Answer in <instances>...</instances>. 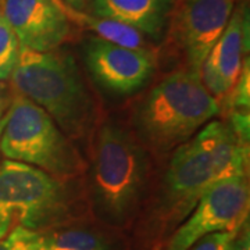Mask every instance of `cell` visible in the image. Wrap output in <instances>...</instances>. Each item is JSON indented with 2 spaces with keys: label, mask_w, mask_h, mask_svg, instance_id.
I'll return each instance as SVG.
<instances>
[{
  "label": "cell",
  "mask_w": 250,
  "mask_h": 250,
  "mask_svg": "<svg viewBox=\"0 0 250 250\" xmlns=\"http://www.w3.org/2000/svg\"><path fill=\"white\" fill-rule=\"evenodd\" d=\"M233 3L235 0L172 1L166 25V46L185 62V70L200 72L229 21Z\"/></svg>",
  "instance_id": "7"
},
{
  "label": "cell",
  "mask_w": 250,
  "mask_h": 250,
  "mask_svg": "<svg viewBox=\"0 0 250 250\" xmlns=\"http://www.w3.org/2000/svg\"><path fill=\"white\" fill-rule=\"evenodd\" d=\"M218 113V100L199 74L178 70L161 80L138 106L136 139L147 152L166 154L188 142Z\"/></svg>",
  "instance_id": "4"
},
{
  "label": "cell",
  "mask_w": 250,
  "mask_h": 250,
  "mask_svg": "<svg viewBox=\"0 0 250 250\" xmlns=\"http://www.w3.org/2000/svg\"><path fill=\"white\" fill-rule=\"evenodd\" d=\"M249 228H248V221H245L239 228L233 231L231 250H249Z\"/></svg>",
  "instance_id": "19"
},
{
  "label": "cell",
  "mask_w": 250,
  "mask_h": 250,
  "mask_svg": "<svg viewBox=\"0 0 250 250\" xmlns=\"http://www.w3.org/2000/svg\"><path fill=\"white\" fill-rule=\"evenodd\" d=\"M248 211L246 175L220 181L199 199L192 214L170 238L166 250H189L208 233L235 231L248 221Z\"/></svg>",
  "instance_id": "8"
},
{
  "label": "cell",
  "mask_w": 250,
  "mask_h": 250,
  "mask_svg": "<svg viewBox=\"0 0 250 250\" xmlns=\"http://www.w3.org/2000/svg\"><path fill=\"white\" fill-rule=\"evenodd\" d=\"M70 196L62 179L24 163H0V239L16 227L45 232L68 213Z\"/></svg>",
  "instance_id": "6"
},
{
  "label": "cell",
  "mask_w": 250,
  "mask_h": 250,
  "mask_svg": "<svg viewBox=\"0 0 250 250\" xmlns=\"http://www.w3.org/2000/svg\"><path fill=\"white\" fill-rule=\"evenodd\" d=\"M6 118H7V116L3 117V118H0V138H1L3 129H4V125H6Z\"/></svg>",
  "instance_id": "22"
},
{
  "label": "cell",
  "mask_w": 250,
  "mask_h": 250,
  "mask_svg": "<svg viewBox=\"0 0 250 250\" xmlns=\"http://www.w3.org/2000/svg\"><path fill=\"white\" fill-rule=\"evenodd\" d=\"M14 100V90L7 82L0 80V118L7 116Z\"/></svg>",
  "instance_id": "20"
},
{
  "label": "cell",
  "mask_w": 250,
  "mask_h": 250,
  "mask_svg": "<svg viewBox=\"0 0 250 250\" xmlns=\"http://www.w3.org/2000/svg\"><path fill=\"white\" fill-rule=\"evenodd\" d=\"M13 90L35 103L70 139H82L96 125V106L71 56L20 46L10 75Z\"/></svg>",
  "instance_id": "2"
},
{
  "label": "cell",
  "mask_w": 250,
  "mask_h": 250,
  "mask_svg": "<svg viewBox=\"0 0 250 250\" xmlns=\"http://www.w3.org/2000/svg\"><path fill=\"white\" fill-rule=\"evenodd\" d=\"M62 1L67 3L68 6L74 7V9L83 10L86 9V6H88V3H89L90 0H62Z\"/></svg>",
  "instance_id": "21"
},
{
  "label": "cell",
  "mask_w": 250,
  "mask_h": 250,
  "mask_svg": "<svg viewBox=\"0 0 250 250\" xmlns=\"http://www.w3.org/2000/svg\"><path fill=\"white\" fill-rule=\"evenodd\" d=\"M249 47V17L241 6L232 11L223 35L215 42L205 62L213 65L229 88L241 75L245 53Z\"/></svg>",
  "instance_id": "12"
},
{
  "label": "cell",
  "mask_w": 250,
  "mask_h": 250,
  "mask_svg": "<svg viewBox=\"0 0 250 250\" xmlns=\"http://www.w3.org/2000/svg\"><path fill=\"white\" fill-rule=\"evenodd\" d=\"M0 1H1V0H0Z\"/></svg>",
  "instance_id": "23"
},
{
  "label": "cell",
  "mask_w": 250,
  "mask_h": 250,
  "mask_svg": "<svg viewBox=\"0 0 250 250\" xmlns=\"http://www.w3.org/2000/svg\"><path fill=\"white\" fill-rule=\"evenodd\" d=\"M20 53V42L0 11V80H9Z\"/></svg>",
  "instance_id": "15"
},
{
  "label": "cell",
  "mask_w": 250,
  "mask_h": 250,
  "mask_svg": "<svg viewBox=\"0 0 250 250\" xmlns=\"http://www.w3.org/2000/svg\"><path fill=\"white\" fill-rule=\"evenodd\" d=\"M0 11L20 46L29 50H56L72 32V24L62 13L60 0H1Z\"/></svg>",
  "instance_id": "9"
},
{
  "label": "cell",
  "mask_w": 250,
  "mask_h": 250,
  "mask_svg": "<svg viewBox=\"0 0 250 250\" xmlns=\"http://www.w3.org/2000/svg\"><path fill=\"white\" fill-rule=\"evenodd\" d=\"M85 62L93 80L117 95L134 93L154 68L153 52L135 50L92 38L85 46Z\"/></svg>",
  "instance_id": "10"
},
{
  "label": "cell",
  "mask_w": 250,
  "mask_h": 250,
  "mask_svg": "<svg viewBox=\"0 0 250 250\" xmlns=\"http://www.w3.org/2000/svg\"><path fill=\"white\" fill-rule=\"evenodd\" d=\"M249 145L225 121H210L178 146L161 181L153 214L170 228L195 208L199 199L224 179L246 175Z\"/></svg>",
  "instance_id": "1"
},
{
  "label": "cell",
  "mask_w": 250,
  "mask_h": 250,
  "mask_svg": "<svg viewBox=\"0 0 250 250\" xmlns=\"http://www.w3.org/2000/svg\"><path fill=\"white\" fill-rule=\"evenodd\" d=\"M172 0H92L93 14L114 20L142 32L159 38L167 25Z\"/></svg>",
  "instance_id": "11"
},
{
  "label": "cell",
  "mask_w": 250,
  "mask_h": 250,
  "mask_svg": "<svg viewBox=\"0 0 250 250\" xmlns=\"http://www.w3.org/2000/svg\"><path fill=\"white\" fill-rule=\"evenodd\" d=\"M150 179V159L136 136L104 123L95 138L90 197L95 213L110 225L126 224L142 205Z\"/></svg>",
  "instance_id": "3"
},
{
  "label": "cell",
  "mask_w": 250,
  "mask_h": 250,
  "mask_svg": "<svg viewBox=\"0 0 250 250\" xmlns=\"http://www.w3.org/2000/svg\"><path fill=\"white\" fill-rule=\"evenodd\" d=\"M43 236V250H110V242L102 233L85 228L53 229Z\"/></svg>",
  "instance_id": "14"
},
{
  "label": "cell",
  "mask_w": 250,
  "mask_h": 250,
  "mask_svg": "<svg viewBox=\"0 0 250 250\" xmlns=\"http://www.w3.org/2000/svg\"><path fill=\"white\" fill-rule=\"evenodd\" d=\"M249 60L246 59L242 67L241 75L228 92V102L231 111H249L250 103V72Z\"/></svg>",
  "instance_id": "17"
},
{
  "label": "cell",
  "mask_w": 250,
  "mask_h": 250,
  "mask_svg": "<svg viewBox=\"0 0 250 250\" xmlns=\"http://www.w3.org/2000/svg\"><path fill=\"white\" fill-rule=\"evenodd\" d=\"M0 152L7 160L36 167L62 181L80 175L85 168L77 147L49 114L16 92L0 138Z\"/></svg>",
  "instance_id": "5"
},
{
  "label": "cell",
  "mask_w": 250,
  "mask_h": 250,
  "mask_svg": "<svg viewBox=\"0 0 250 250\" xmlns=\"http://www.w3.org/2000/svg\"><path fill=\"white\" fill-rule=\"evenodd\" d=\"M62 13L71 24H75L81 28H85L90 32H93L96 38L107 41L118 46H124L135 50H143V52H152L150 43L147 42L146 36L142 32L132 27H128L125 24L117 22L114 20L99 17L95 14H88L83 10H77L68 6L60 0Z\"/></svg>",
  "instance_id": "13"
},
{
  "label": "cell",
  "mask_w": 250,
  "mask_h": 250,
  "mask_svg": "<svg viewBox=\"0 0 250 250\" xmlns=\"http://www.w3.org/2000/svg\"><path fill=\"white\" fill-rule=\"evenodd\" d=\"M0 250H43V236L42 232L16 227L0 239Z\"/></svg>",
  "instance_id": "16"
},
{
  "label": "cell",
  "mask_w": 250,
  "mask_h": 250,
  "mask_svg": "<svg viewBox=\"0 0 250 250\" xmlns=\"http://www.w3.org/2000/svg\"><path fill=\"white\" fill-rule=\"evenodd\" d=\"M233 231L208 233L203 236L189 250H231Z\"/></svg>",
  "instance_id": "18"
}]
</instances>
